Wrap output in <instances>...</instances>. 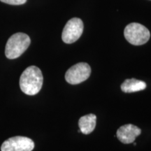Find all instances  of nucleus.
Wrapping results in <instances>:
<instances>
[{
  "mask_svg": "<svg viewBox=\"0 0 151 151\" xmlns=\"http://www.w3.org/2000/svg\"><path fill=\"white\" fill-rule=\"evenodd\" d=\"M31 40L29 36L18 32L9 38L5 47L6 57L9 59H16L20 57L29 46Z\"/></svg>",
  "mask_w": 151,
  "mask_h": 151,
  "instance_id": "2",
  "label": "nucleus"
},
{
  "mask_svg": "<svg viewBox=\"0 0 151 151\" xmlns=\"http://www.w3.org/2000/svg\"><path fill=\"white\" fill-rule=\"evenodd\" d=\"M91 74V68L86 62H79L69 68L65 73V79L71 85H77L86 81Z\"/></svg>",
  "mask_w": 151,
  "mask_h": 151,
  "instance_id": "4",
  "label": "nucleus"
},
{
  "mask_svg": "<svg viewBox=\"0 0 151 151\" xmlns=\"http://www.w3.org/2000/svg\"><path fill=\"white\" fill-rule=\"evenodd\" d=\"M0 1L11 5H21L26 3L27 0H0Z\"/></svg>",
  "mask_w": 151,
  "mask_h": 151,
  "instance_id": "10",
  "label": "nucleus"
},
{
  "mask_svg": "<svg viewBox=\"0 0 151 151\" xmlns=\"http://www.w3.org/2000/svg\"><path fill=\"white\" fill-rule=\"evenodd\" d=\"M96 120L97 116L92 113L81 117L78 120L80 131L84 134H89L92 133L96 127Z\"/></svg>",
  "mask_w": 151,
  "mask_h": 151,
  "instance_id": "8",
  "label": "nucleus"
},
{
  "mask_svg": "<svg viewBox=\"0 0 151 151\" xmlns=\"http://www.w3.org/2000/svg\"><path fill=\"white\" fill-rule=\"evenodd\" d=\"M83 32V22L80 18H73L65 24L62 34V41L66 43H72L76 41Z\"/></svg>",
  "mask_w": 151,
  "mask_h": 151,
  "instance_id": "5",
  "label": "nucleus"
},
{
  "mask_svg": "<svg viewBox=\"0 0 151 151\" xmlns=\"http://www.w3.org/2000/svg\"><path fill=\"white\" fill-rule=\"evenodd\" d=\"M35 148V143L31 139L25 137L9 138L2 143L1 151H32Z\"/></svg>",
  "mask_w": 151,
  "mask_h": 151,
  "instance_id": "6",
  "label": "nucleus"
},
{
  "mask_svg": "<svg viewBox=\"0 0 151 151\" xmlns=\"http://www.w3.org/2000/svg\"><path fill=\"white\" fill-rule=\"evenodd\" d=\"M141 133V129L132 124H124L117 130L116 136L118 140L124 144L133 143L136 138Z\"/></svg>",
  "mask_w": 151,
  "mask_h": 151,
  "instance_id": "7",
  "label": "nucleus"
},
{
  "mask_svg": "<svg viewBox=\"0 0 151 151\" xmlns=\"http://www.w3.org/2000/svg\"><path fill=\"white\" fill-rule=\"evenodd\" d=\"M124 36L128 42L134 46H141L150 39V31L143 24L132 22L127 24L124 30Z\"/></svg>",
  "mask_w": 151,
  "mask_h": 151,
  "instance_id": "3",
  "label": "nucleus"
},
{
  "mask_svg": "<svg viewBox=\"0 0 151 151\" xmlns=\"http://www.w3.org/2000/svg\"><path fill=\"white\" fill-rule=\"evenodd\" d=\"M43 81L41 69L36 66H30L20 76V89L27 95H35L42 88Z\"/></svg>",
  "mask_w": 151,
  "mask_h": 151,
  "instance_id": "1",
  "label": "nucleus"
},
{
  "mask_svg": "<svg viewBox=\"0 0 151 151\" xmlns=\"http://www.w3.org/2000/svg\"><path fill=\"white\" fill-rule=\"evenodd\" d=\"M146 86V83L144 81L131 78L126 79L122 83L120 88L122 92H126V93H131V92H139L145 90Z\"/></svg>",
  "mask_w": 151,
  "mask_h": 151,
  "instance_id": "9",
  "label": "nucleus"
}]
</instances>
